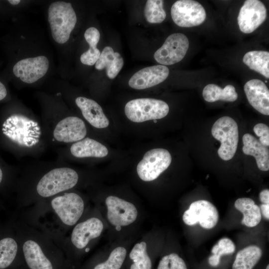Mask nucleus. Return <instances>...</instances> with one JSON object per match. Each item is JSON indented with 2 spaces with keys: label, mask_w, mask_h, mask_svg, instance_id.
Instances as JSON below:
<instances>
[{
  "label": "nucleus",
  "mask_w": 269,
  "mask_h": 269,
  "mask_svg": "<svg viewBox=\"0 0 269 269\" xmlns=\"http://www.w3.org/2000/svg\"><path fill=\"white\" fill-rule=\"evenodd\" d=\"M80 178L79 173L64 161H34L21 169L18 189L22 200H44L71 190Z\"/></svg>",
  "instance_id": "nucleus-1"
},
{
  "label": "nucleus",
  "mask_w": 269,
  "mask_h": 269,
  "mask_svg": "<svg viewBox=\"0 0 269 269\" xmlns=\"http://www.w3.org/2000/svg\"><path fill=\"white\" fill-rule=\"evenodd\" d=\"M13 110L1 124V135L19 158H38L49 147L41 122L22 105Z\"/></svg>",
  "instance_id": "nucleus-2"
},
{
  "label": "nucleus",
  "mask_w": 269,
  "mask_h": 269,
  "mask_svg": "<svg viewBox=\"0 0 269 269\" xmlns=\"http://www.w3.org/2000/svg\"><path fill=\"white\" fill-rule=\"evenodd\" d=\"M40 98L42 106L41 122L49 146H63L87 137L85 122L69 113L60 100L45 95Z\"/></svg>",
  "instance_id": "nucleus-3"
},
{
  "label": "nucleus",
  "mask_w": 269,
  "mask_h": 269,
  "mask_svg": "<svg viewBox=\"0 0 269 269\" xmlns=\"http://www.w3.org/2000/svg\"><path fill=\"white\" fill-rule=\"evenodd\" d=\"M77 15L71 3L56 1L48 9V21L52 36L58 44H63L69 39L77 22Z\"/></svg>",
  "instance_id": "nucleus-4"
},
{
  "label": "nucleus",
  "mask_w": 269,
  "mask_h": 269,
  "mask_svg": "<svg viewBox=\"0 0 269 269\" xmlns=\"http://www.w3.org/2000/svg\"><path fill=\"white\" fill-rule=\"evenodd\" d=\"M47 200L61 222L67 226L76 225L84 211L85 202L83 198L78 193L70 190Z\"/></svg>",
  "instance_id": "nucleus-5"
},
{
  "label": "nucleus",
  "mask_w": 269,
  "mask_h": 269,
  "mask_svg": "<svg viewBox=\"0 0 269 269\" xmlns=\"http://www.w3.org/2000/svg\"><path fill=\"white\" fill-rule=\"evenodd\" d=\"M169 110L166 102L152 98L134 99L128 102L125 107L127 117L135 123L163 118L167 116Z\"/></svg>",
  "instance_id": "nucleus-6"
},
{
  "label": "nucleus",
  "mask_w": 269,
  "mask_h": 269,
  "mask_svg": "<svg viewBox=\"0 0 269 269\" xmlns=\"http://www.w3.org/2000/svg\"><path fill=\"white\" fill-rule=\"evenodd\" d=\"M211 134L221 142L218 150L219 157L226 161L232 159L236 152L239 141L238 127L236 121L227 116L218 119L212 127Z\"/></svg>",
  "instance_id": "nucleus-7"
},
{
  "label": "nucleus",
  "mask_w": 269,
  "mask_h": 269,
  "mask_svg": "<svg viewBox=\"0 0 269 269\" xmlns=\"http://www.w3.org/2000/svg\"><path fill=\"white\" fill-rule=\"evenodd\" d=\"M58 160L65 162L71 158H102L108 154L107 147L97 140L89 137L75 142L54 148Z\"/></svg>",
  "instance_id": "nucleus-8"
},
{
  "label": "nucleus",
  "mask_w": 269,
  "mask_h": 269,
  "mask_svg": "<svg viewBox=\"0 0 269 269\" xmlns=\"http://www.w3.org/2000/svg\"><path fill=\"white\" fill-rule=\"evenodd\" d=\"M171 156L163 148H154L147 151L138 163L137 173L143 181L148 182L156 179L170 165Z\"/></svg>",
  "instance_id": "nucleus-9"
},
{
  "label": "nucleus",
  "mask_w": 269,
  "mask_h": 269,
  "mask_svg": "<svg viewBox=\"0 0 269 269\" xmlns=\"http://www.w3.org/2000/svg\"><path fill=\"white\" fill-rule=\"evenodd\" d=\"M171 15L173 22L178 26L190 27L202 24L206 18V12L197 1L179 0L172 5Z\"/></svg>",
  "instance_id": "nucleus-10"
},
{
  "label": "nucleus",
  "mask_w": 269,
  "mask_h": 269,
  "mask_svg": "<svg viewBox=\"0 0 269 269\" xmlns=\"http://www.w3.org/2000/svg\"><path fill=\"white\" fill-rule=\"evenodd\" d=\"M189 45L188 39L184 34H171L167 37L161 47L154 53V58L162 65L174 64L185 57Z\"/></svg>",
  "instance_id": "nucleus-11"
},
{
  "label": "nucleus",
  "mask_w": 269,
  "mask_h": 269,
  "mask_svg": "<svg viewBox=\"0 0 269 269\" xmlns=\"http://www.w3.org/2000/svg\"><path fill=\"white\" fill-rule=\"evenodd\" d=\"M107 216L109 223L120 228L133 223L137 219L138 211L132 203L116 196H109L105 200Z\"/></svg>",
  "instance_id": "nucleus-12"
},
{
  "label": "nucleus",
  "mask_w": 269,
  "mask_h": 269,
  "mask_svg": "<svg viewBox=\"0 0 269 269\" xmlns=\"http://www.w3.org/2000/svg\"><path fill=\"white\" fill-rule=\"evenodd\" d=\"M184 223L189 226L199 223L202 228L210 229L217 225L219 213L210 202L199 200L192 202L182 216Z\"/></svg>",
  "instance_id": "nucleus-13"
},
{
  "label": "nucleus",
  "mask_w": 269,
  "mask_h": 269,
  "mask_svg": "<svg viewBox=\"0 0 269 269\" xmlns=\"http://www.w3.org/2000/svg\"><path fill=\"white\" fill-rule=\"evenodd\" d=\"M49 67L48 58L40 55L19 60L14 65L12 72L22 82L31 84L44 76Z\"/></svg>",
  "instance_id": "nucleus-14"
},
{
  "label": "nucleus",
  "mask_w": 269,
  "mask_h": 269,
  "mask_svg": "<svg viewBox=\"0 0 269 269\" xmlns=\"http://www.w3.org/2000/svg\"><path fill=\"white\" fill-rule=\"evenodd\" d=\"M267 16V8L261 1L247 0L238 14L239 28L243 33H252L265 21Z\"/></svg>",
  "instance_id": "nucleus-15"
},
{
  "label": "nucleus",
  "mask_w": 269,
  "mask_h": 269,
  "mask_svg": "<svg viewBox=\"0 0 269 269\" xmlns=\"http://www.w3.org/2000/svg\"><path fill=\"white\" fill-rule=\"evenodd\" d=\"M104 227L103 222L97 217L89 218L76 224L71 235L72 244L77 249L85 248L92 240L101 235Z\"/></svg>",
  "instance_id": "nucleus-16"
},
{
  "label": "nucleus",
  "mask_w": 269,
  "mask_h": 269,
  "mask_svg": "<svg viewBox=\"0 0 269 269\" xmlns=\"http://www.w3.org/2000/svg\"><path fill=\"white\" fill-rule=\"evenodd\" d=\"M169 73V69L164 65H157L145 67L131 77L129 85L136 90L147 89L163 82Z\"/></svg>",
  "instance_id": "nucleus-17"
},
{
  "label": "nucleus",
  "mask_w": 269,
  "mask_h": 269,
  "mask_svg": "<svg viewBox=\"0 0 269 269\" xmlns=\"http://www.w3.org/2000/svg\"><path fill=\"white\" fill-rule=\"evenodd\" d=\"M74 103L80 110L83 118L91 126L96 129H104L109 125V121L102 107L95 101L83 96H78Z\"/></svg>",
  "instance_id": "nucleus-18"
},
{
  "label": "nucleus",
  "mask_w": 269,
  "mask_h": 269,
  "mask_svg": "<svg viewBox=\"0 0 269 269\" xmlns=\"http://www.w3.org/2000/svg\"><path fill=\"white\" fill-rule=\"evenodd\" d=\"M244 89L250 105L260 113L269 115V90L265 83L252 79L246 82Z\"/></svg>",
  "instance_id": "nucleus-19"
},
{
  "label": "nucleus",
  "mask_w": 269,
  "mask_h": 269,
  "mask_svg": "<svg viewBox=\"0 0 269 269\" xmlns=\"http://www.w3.org/2000/svg\"><path fill=\"white\" fill-rule=\"evenodd\" d=\"M21 247L25 261L29 269H53L52 262L36 239H25Z\"/></svg>",
  "instance_id": "nucleus-20"
},
{
  "label": "nucleus",
  "mask_w": 269,
  "mask_h": 269,
  "mask_svg": "<svg viewBox=\"0 0 269 269\" xmlns=\"http://www.w3.org/2000/svg\"><path fill=\"white\" fill-rule=\"evenodd\" d=\"M243 152L246 155L253 156L256 160L258 168L262 171L269 169V146L262 144L253 135L245 134L243 136Z\"/></svg>",
  "instance_id": "nucleus-21"
},
{
  "label": "nucleus",
  "mask_w": 269,
  "mask_h": 269,
  "mask_svg": "<svg viewBox=\"0 0 269 269\" xmlns=\"http://www.w3.org/2000/svg\"><path fill=\"white\" fill-rule=\"evenodd\" d=\"M124 65V60L121 54L114 52L110 46H106L95 63V68L98 70L106 69L109 78H115L121 70Z\"/></svg>",
  "instance_id": "nucleus-22"
},
{
  "label": "nucleus",
  "mask_w": 269,
  "mask_h": 269,
  "mask_svg": "<svg viewBox=\"0 0 269 269\" xmlns=\"http://www.w3.org/2000/svg\"><path fill=\"white\" fill-rule=\"evenodd\" d=\"M235 208L242 213V224L248 227H254L260 223L262 214L260 207L250 198H240L234 203Z\"/></svg>",
  "instance_id": "nucleus-23"
},
{
  "label": "nucleus",
  "mask_w": 269,
  "mask_h": 269,
  "mask_svg": "<svg viewBox=\"0 0 269 269\" xmlns=\"http://www.w3.org/2000/svg\"><path fill=\"white\" fill-rule=\"evenodd\" d=\"M262 254V250L259 246H247L237 253L232 269H253L260 260Z\"/></svg>",
  "instance_id": "nucleus-24"
},
{
  "label": "nucleus",
  "mask_w": 269,
  "mask_h": 269,
  "mask_svg": "<svg viewBox=\"0 0 269 269\" xmlns=\"http://www.w3.org/2000/svg\"><path fill=\"white\" fill-rule=\"evenodd\" d=\"M202 96L208 102H214L219 100L234 102L238 97L236 89L233 85H228L223 89L214 84H208L204 88Z\"/></svg>",
  "instance_id": "nucleus-25"
},
{
  "label": "nucleus",
  "mask_w": 269,
  "mask_h": 269,
  "mask_svg": "<svg viewBox=\"0 0 269 269\" xmlns=\"http://www.w3.org/2000/svg\"><path fill=\"white\" fill-rule=\"evenodd\" d=\"M243 61L251 69L269 78V52L267 51L254 50L246 53Z\"/></svg>",
  "instance_id": "nucleus-26"
},
{
  "label": "nucleus",
  "mask_w": 269,
  "mask_h": 269,
  "mask_svg": "<svg viewBox=\"0 0 269 269\" xmlns=\"http://www.w3.org/2000/svg\"><path fill=\"white\" fill-rule=\"evenodd\" d=\"M84 38L90 47L81 55L80 61L84 65L93 66L101 54L100 51L97 47L100 40V33L96 27H90L86 30Z\"/></svg>",
  "instance_id": "nucleus-27"
},
{
  "label": "nucleus",
  "mask_w": 269,
  "mask_h": 269,
  "mask_svg": "<svg viewBox=\"0 0 269 269\" xmlns=\"http://www.w3.org/2000/svg\"><path fill=\"white\" fill-rule=\"evenodd\" d=\"M129 257L133 261L130 269H151L152 262L145 242L135 244L129 254Z\"/></svg>",
  "instance_id": "nucleus-28"
},
{
  "label": "nucleus",
  "mask_w": 269,
  "mask_h": 269,
  "mask_svg": "<svg viewBox=\"0 0 269 269\" xmlns=\"http://www.w3.org/2000/svg\"><path fill=\"white\" fill-rule=\"evenodd\" d=\"M18 249L17 242L12 238H4L0 240V269H4L12 264Z\"/></svg>",
  "instance_id": "nucleus-29"
},
{
  "label": "nucleus",
  "mask_w": 269,
  "mask_h": 269,
  "mask_svg": "<svg viewBox=\"0 0 269 269\" xmlns=\"http://www.w3.org/2000/svg\"><path fill=\"white\" fill-rule=\"evenodd\" d=\"M235 250L236 246L231 239L228 238L221 239L211 249L212 255L208 258L209 265L214 267L218 266L222 256L232 254Z\"/></svg>",
  "instance_id": "nucleus-30"
},
{
  "label": "nucleus",
  "mask_w": 269,
  "mask_h": 269,
  "mask_svg": "<svg viewBox=\"0 0 269 269\" xmlns=\"http://www.w3.org/2000/svg\"><path fill=\"white\" fill-rule=\"evenodd\" d=\"M146 20L150 23H161L166 18V14L163 9L162 0H148L144 8Z\"/></svg>",
  "instance_id": "nucleus-31"
},
{
  "label": "nucleus",
  "mask_w": 269,
  "mask_h": 269,
  "mask_svg": "<svg viewBox=\"0 0 269 269\" xmlns=\"http://www.w3.org/2000/svg\"><path fill=\"white\" fill-rule=\"evenodd\" d=\"M127 250L117 247L112 250L107 259L97 264L93 269H121L127 257Z\"/></svg>",
  "instance_id": "nucleus-32"
},
{
  "label": "nucleus",
  "mask_w": 269,
  "mask_h": 269,
  "mask_svg": "<svg viewBox=\"0 0 269 269\" xmlns=\"http://www.w3.org/2000/svg\"><path fill=\"white\" fill-rule=\"evenodd\" d=\"M157 269H187L184 261L177 254L163 256L159 261Z\"/></svg>",
  "instance_id": "nucleus-33"
},
{
  "label": "nucleus",
  "mask_w": 269,
  "mask_h": 269,
  "mask_svg": "<svg viewBox=\"0 0 269 269\" xmlns=\"http://www.w3.org/2000/svg\"><path fill=\"white\" fill-rule=\"evenodd\" d=\"M254 132L259 137L260 142L263 145L269 146V128L266 124L259 123L254 127Z\"/></svg>",
  "instance_id": "nucleus-34"
},
{
  "label": "nucleus",
  "mask_w": 269,
  "mask_h": 269,
  "mask_svg": "<svg viewBox=\"0 0 269 269\" xmlns=\"http://www.w3.org/2000/svg\"><path fill=\"white\" fill-rule=\"evenodd\" d=\"M259 198L262 204H269V190L266 189L261 191L259 194Z\"/></svg>",
  "instance_id": "nucleus-35"
},
{
  "label": "nucleus",
  "mask_w": 269,
  "mask_h": 269,
  "mask_svg": "<svg viewBox=\"0 0 269 269\" xmlns=\"http://www.w3.org/2000/svg\"><path fill=\"white\" fill-rule=\"evenodd\" d=\"M261 214L267 220L269 219V204H262L260 207Z\"/></svg>",
  "instance_id": "nucleus-36"
},
{
  "label": "nucleus",
  "mask_w": 269,
  "mask_h": 269,
  "mask_svg": "<svg viewBox=\"0 0 269 269\" xmlns=\"http://www.w3.org/2000/svg\"><path fill=\"white\" fill-rule=\"evenodd\" d=\"M7 94V92L5 86L0 81V101L5 98Z\"/></svg>",
  "instance_id": "nucleus-37"
},
{
  "label": "nucleus",
  "mask_w": 269,
  "mask_h": 269,
  "mask_svg": "<svg viewBox=\"0 0 269 269\" xmlns=\"http://www.w3.org/2000/svg\"><path fill=\"white\" fill-rule=\"evenodd\" d=\"M7 1L12 5H17L20 2L19 0H9Z\"/></svg>",
  "instance_id": "nucleus-38"
},
{
  "label": "nucleus",
  "mask_w": 269,
  "mask_h": 269,
  "mask_svg": "<svg viewBox=\"0 0 269 269\" xmlns=\"http://www.w3.org/2000/svg\"><path fill=\"white\" fill-rule=\"evenodd\" d=\"M3 178V170L2 168H1L0 166V184L2 181Z\"/></svg>",
  "instance_id": "nucleus-39"
},
{
  "label": "nucleus",
  "mask_w": 269,
  "mask_h": 269,
  "mask_svg": "<svg viewBox=\"0 0 269 269\" xmlns=\"http://www.w3.org/2000/svg\"><path fill=\"white\" fill-rule=\"evenodd\" d=\"M266 269H269V265H268Z\"/></svg>",
  "instance_id": "nucleus-40"
},
{
  "label": "nucleus",
  "mask_w": 269,
  "mask_h": 269,
  "mask_svg": "<svg viewBox=\"0 0 269 269\" xmlns=\"http://www.w3.org/2000/svg\"><path fill=\"white\" fill-rule=\"evenodd\" d=\"M154 122L155 123H156V120H154Z\"/></svg>",
  "instance_id": "nucleus-41"
}]
</instances>
